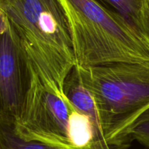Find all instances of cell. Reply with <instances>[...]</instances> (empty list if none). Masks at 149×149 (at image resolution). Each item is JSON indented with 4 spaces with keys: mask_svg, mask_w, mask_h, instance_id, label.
<instances>
[{
    "mask_svg": "<svg viewBox=\"0 0 149 149\" xmlns=\"http://www.w3.org/2000/svg\"><path fill=\"white\" fill-rule=\"evenodd\" d=\"M74 68L93 97L110 148H129L134 125L149 109V61Z\"/></svg>",
    "mask_w": 149,
    "mask_h": 149,
    "instance_id": "cell-1",
    "label": "cell"
},
{
    "mask_svg": "<svg viewBox=\"0 0 149 149\" xmlns=\"http://www.w3.org/2000/svg\"><path fill=\"white\" fill-rule=\"evenodd\" d=\"M0 7L17 31L43 82L63 95L76 65L66 17L58 0H0Z\"/></svg>",
    "mask_w": 149,
    "mask_h": 149,
    "instance_id": "cell-2",
    "label": "cell"
},
{
    "mask_svg": "<svg viewBox=\"0 0 149 149\" xmlns=\"http://www.w3.org/2000/svg\"><path fill=\"white\" fill-rule=\"evenodd\" d=\"M69 28L77 66L149 61L134 26L96 0H58Z\"/></svg>",
    "mask_w": 149,
    "mask_h": 149,
    "instance_id": "cell-3",
    "label": "cell"
},
{
    "mask_svg": "<svg viewBox=\"0 0 149 149\" xmlns=\"http://www.w3.org/2000/svg\"><path fill=\"white\" fill-rule=\"evenodd\" d=\"M31 84L20 116L14 120L16 133L58 149H93V132L87 117L66 96L49 89L31 62Z\"/></svg>",
    "mask_w": 149,
    "mask_h": 149,
    "instance_id": "cell-4",
    "label": "cell"
},
{
    "mask_svg": "<svg viewBox=\"0 0 149 149\" xmlns=\"http://www.w3.org/2000/svg\"><path fill=\"white\" fill-rule=\"evenodd\" d=\"M31 61L9 20L0 32V115L16 120L24 106L31 84Z\"/></svg>",
    "mask_w": 149,
    "mask_h": 149,
    "instance_id": "cell-5",
    "label": "cell"
},
{
    "mask_svg": "<svg viewBox=\"0 0 149 149\" xmlns=\"http://www.w3.org/2000/svg\"><path fill=\"white\" fill-rule=\"evenodd\" d=\"M63 93L77 110L87 116L90 121L93 132V149H111L102 132L93 97L81 84L74 68L65 80Z\"/></svg>",
    "mask_w": 149,
    "mask_h": 149,
    "instance_id": "cell-6",
    "label": "cell"
},
{
    "mask_svg": "<svg viewBox=\"0 0 149 149\" xmlns=\"http://www.w3.org/2000/svg\"><path fill=\"white\" fill-rule=\"evenodd\" d=\"M0 149H58L37 141H26L16 133L14 119L0 115Z\"/></svg>",
    "mask_w": 149,
    "mask_h": 149,
    "instance_id": "cell-7",
    "label": "cell"
},
{
    "mask_svg": "<svg viewBox=\"0 0 149 149\" xmlns=\"http://www.w3.org/2000/svg\"><path fill=\"white\" fill-rule=\"evenodd\" d=\"M108 9L125 17L135 28L142 6V0H96Z\"/></svg>",
    "mask_w": 149,
    "mask_h": 149,
    "instance_id": "cell-8",
    "label": "cell"
},
{
    "mask_svg": "<svg viewBox=\"0 0 149 149\" xmlns=\"http://www.w3.org/2000/svg\"><path fill=\"white\" fill-rule=\"evenodd\" d=\"M130 134L133 141L135 140L149 148V109L138 118Z\"/></svg>",
    "mask_w": 149,
    "mask_h": 149,
    "instance_id": "cell-9",
    "label": "cell"
},
{
    "mask_svg": "<svg viewBox=\"0 0 149 149\" xmlns=\"http://www.w3.org/2000/svg\"><path fill=\"white\" fill-rule=\"evenodd\" d=\"M135 28L149 52V0H142V6Z\"/></svg>",
    "mask_w": 149,
    "mask_h": 149,
    "instance_id": "cell-10",
    "label": "cell"
}]
</instances>
